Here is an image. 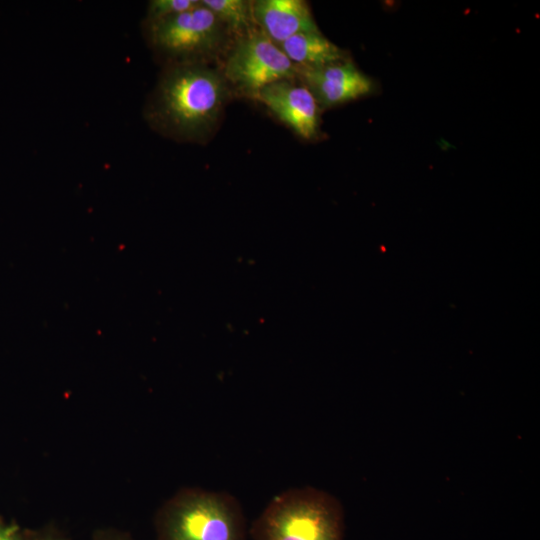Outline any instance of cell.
I'll return each instance as SVG.
<instances>
[{
    "mask_svg": "<svg viewBox=\"0 0 540 540\" xmlns=\"http://www.w3.org/2000/svg\"><path fill=\"white\" fill-rule=\"evenodd\" d=\"M251 10L260 30L278 46L298 33L319 31L303 0H258Z\"/></svg>",
    "mask_w": 540,
    "mask_h": 540,
    "instance_id": "cell-8",
    "label": "cell"
},
{
    "mask_svg": "<svg viewBox=\"0 0 540 540\" xmlns=\"http://www.w3.org/2000/svg\"><path fill=\"white\" fill-rule=\"evenodd\" d=\"M26 540H67L58 530L46 527L39 530H27Z\"/></svg>",
    "mask_w": 540,
    "mask_h": 540,
    "instance_id": "cell-13",
    "label": "cell"
},
{
    "mask_svg": "<svg viewBox=\"0 0 540 540\" xmlns=\"http://www.w3.org/2000/svg\"><path fill=\"white\" fill-rule=\"evenodd\" d=\"M92 540H133L129 535L116 530H100L96 532Z\"/></svg>",
    "mask_w": 540,
    "mask_h": 540,
    "instance_id": "cell-14",
    "label": "cell"
},
{
    "mask_svg": "<svg viewBox=\"0 0 540 540\" xmlns=\"http://www.w3.org/2000/svg\"><path fill=\"white\" fill-rule=\"evenodd\" d=\"M341 502L311 486L274 496L249 528L252 540H344Z\"/></svg>",
    "mask_w": 540,
    "mask_h": 540,
    "instance_id": "cell-2",
    "label": "cell"
},
{
    "mask_svg": "<svg viewBox=\"0 0 540 540\" xmlns=\"http://www.w3.org/2000/svg\"><path fill=\"white\" fill-rule=\"evenodd\" d=\"M198 0H152L149 1L144 22L158 21L188 11L197 5Z\"/></svg>",
    "mask_w": 540,
    "mask_h": 540,
    "instance_id": "cell-11",
    "label": "cell"
},
{
    "mask_svg": "<svg viewBox=\"0 0 540 540\" xmlns=\"http://www.w3.org/2000/svg\"><path fill=\"white\" fill-rule=\"evenodd\" d=\"M216 18L231 30L243 32L250 30L253 20L251 2L245 0H202Z\"/></svg>",
    "mask_w": 540,
    "mask_h": 540,
    "instance_id": "cell-10",
    "label": "cell"
},
{
    "mask_svg": "<svg viewBox=\"0 0 540 540\" xmlns=\"http://www.w3.org/2000/svg\"><path fill=\"white\" fill-rule=\"evenodd\" d=\"M253 98L262 102L301 138L311 140L317 136L319 105L306 86L282 80L262 88Z\"/></svg>",
    "mask_w": 540,
    "mask_h": 540,
    "instance_id": "cell-6",
    "label": "cell"
},
{
    "mask_svg": "<svg viewBox=\"0 0 540 540\" xmlns=\"http://www.w3.org/2000/svg\"><path fill=\"white\" fill-rule=\"evenodd\" d=\"M297 67L260 29H250L228 57L223 76L242 92L254 95L282 80H293Z\"/></svg>",
    "mask_w": 540,
    "mask_h": 540,
    "instance_id": "cell-5",
    "label": "cell"
},
{
    "mask_svg": "<svg viewBox=\"0 0 540 540\" xmlns=\"http://www.w3.org/2000/svg\"><path fill=\"white\" fill-rule=\"evenodd\" d=\"M223 74L204 63L164 66L143 109L157 133L180 142L206 140L228 99Z\"/></svg>",
    "mask_w": 540,
    "mask_h": 540,
    "instance_id": "cell-1",
    "label": "cell"
},
{
    "mask_svg": "<svg viewBox=\"0 0 540 540\" xmlns=\"http://www.w3.org/2000/svg\"><path fill=\"white\" fill-rule=\"evenodd\" d=\"M144 35L152 50L166 65L203 63L223 39V24L201 4L158 21L143 22Z\"/></svg>",
    "mask_w": 540,
    "mask_h": 540,
    "instance_id": "cell-4",
    "label": "cell"
},
{
    "mask_svg": "<svg viewBox=\"0 0 540 540\" xmlns=\"http://www.w3.org/2000/svg\"><path fill=\"white\" fill-rule=\"evenodd\" d=\"M157 540H248L239 501L224 491L184 488L157 511Z\"/></svg>",
    "mask_w": 540,
    "mask_h": 540,
    "instance_id": "cell-3",
    "label": "cell"
},
{
    "mask_svg": "<svg viewBox=\"0 0 540 540\" xmlns=\"http://www.w3.org/2000/svg\"><path fill=\"white\" fill-rule=\"evenodd\" d=\"M318 105L332 107L369 94L372 80L350 60L317 68H297Z\"/></svg>",
    "mask_w": 540,
    "mask_h": 540,
    "instance_id": "cell-7",
    "label": "cell"
},
{
    "mask_svg": "<svg viewBox=\"0 0 540 540\" xmlns=\"http://www.w3.org/2000/svg\"><path fill=\"white\" fill-rule=\"evenodd\" d=\"M0 540H26V529L0 517Z\"/></svg>",
    "mask_w": 540,
    "mask_h": 540,
    "instance_id": "cell-12",
    "label": "cell"
},
{
    "mask_svg": "<svg viewBox=\"0 0 540 540\" xmlns=\"http://www.w3.org/2000/svg\"><path fill=\"white\" fill-rule=\"evenodd\" d=\"M279 46L297 68H317L346 60L345 52L320 31L298 33Z\"/></svg>",
    "mask_w": 540,
    "mask_h": 540,
    "instance_id": "cell-9",
    "label": "cell"
}]
</instances>
